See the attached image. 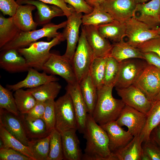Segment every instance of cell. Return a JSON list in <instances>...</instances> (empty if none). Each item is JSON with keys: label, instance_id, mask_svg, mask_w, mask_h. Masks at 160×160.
<instances>
[{"label": "cell", "instance_id": "6da1fadb", "mask_svg": "<svg viewBox=\"0 0 160 160\" xmlns=\"http://www.w3.org/2000/svg\"><path fill=\"white\" fill-rule=\"evenodd\" d=\"M83 134L86 143L82 160H116L109 149L106 132L88 113Z\"/></svg>", "mask_w": 160, "mask_h": 160}, {"label": "cell", "instance_id": "7a4b0ae2", "mask_svg": "<svg viewBox=\"0 0 160 160\" xmlns=\"http://www.w3.org/2000/svg\"><path fill=\"white\" fill-rule=\"evenodd\" d=\"M114 87L103 85L97 89V100L92 116L100 125L116 121L125 105L121 99L113 96Z\"/></svg>", "mask_w": 160, "mask_h": 160}, {"label": "cell", "instance_id": "3957f363", "mask_svg": "<svg viewBox=\"0 0 160 160\" xmlns=\"http://www.w3.org/2000/svg\"><path fill=\"white\" fill-rule=\"evenodd\" d=\"M65 40L62 33H60L50 41H36L27 47L17 50L25 58L29 67L37 70H42L44 65L51 54L50 52L51 49Z\"/></svg>", "mask_w": 160, "mask_h": 160}, {"label": "cell", "instance_id": "277c9868", "mask_svg": "<svg viewBox=\"0 0 160 160\" xmlns=\"http://www.w3.org/2000/svg\"><path fill=\"white\" fill-rule=\"evenodd\" d=\"M67 23V20L58 24L49 23L38 30L26 32L21 31L13 40L0 48V51L10 49L17 50L26 47L31 43L44 37H47L49 41L58 36L60 33L57 31L58 30L64 28Z\"/></svg>", "mask_w": 160, "mask_h": 160}, {"label": "cell", "instance_id": "5b68a950", "mask_svg": "<svg viewBox=\"0 0 160 160\" xmlns=\"http://www.w3.org/2000/svg\"><path fill=\"white\" fill-rule=\"evenodd\" d=\"M55 129L60 133L71 129L77 130L76 118L72 101L66 91L55 101Z\"/></svg>", "mask_w": 160, "mask_h": 160}, {"label": "cell", "instance_id": "8992f818", "mask_svg": "<svg viewBox=\"0 0 160 160\" xmlns=\"http://www.w3.org/2000/svg\"><path fill=\"white\" fill-rule=\"evenodd\" d=\"M94 59L93 51L87 42L82 26L77 47L71 62L78 83L88 73Z\"/></svg>", "mask_w": 160, "mask_h": 160}, {"label": "cell", "instance_id": "52a82bcc", "mask_svg": "<svg viewBox=\"0 0 160 160\" xmlns=\"http://www.w3.org/2000/svg\"><path fill=\"white\" fill-rule=\"evenodd\" d=\"M143 60L131 58L119 63L115 88H125L134 84L148 64Z\"/></svg>", "mask_w": 160, "mask_h": 160}, {"label": "cell", "instance_id": "ba28073f", "mask_svg": "<svg viewBox=\"0 0 160 160\" xmlns=\"http://www.w3.org/2000/svg\"><path fill=\"white\" fill-rule=\"evenodd\" d=\"M134 85L153 102L160 92V69L148 64Z\"/></svg>", "mask_w": 160, "mask_h": 160}, {"label": "cell", "instance_id": "9c48e42d", "mask_svg": "<svg viewBox=\"0 0 160 160\" xmlns=\"http://www.w3.org/2000/svg\"><path fill=\"white\" fill-rule=\"evenodd\" d=\"M42 70L47 73L60 76L68 84L78 82L71 62L63 55L51 53Z\"/></svg>", "mask_w": 160, "mask_h": 160}, {"label": "cell", "instance_id": "30bf717a", "mask_svg": "<svg viewBox=\"0 0 160 160\" xmlns=\"http://www.w3.org/2000/svg\"><path fill=\"white\" fill-rule=\"evenodd\" d=\"M82 13L74 10L67 17V23L62 34L67 41L65 52L63 55L71 62L79 39V29L82 24Z\"/></svg>", "mask_w": 160, "mask_h": 160}, {"label": "cell", "instance_id": "8fae6325", "mask_svg": "<svg viewBox=\"0 0 160 160\" xmlns=\"http://www.w3.org/2000/svg\"><path fill=\"white\" fill-rule=\"evenodd\" d=\"M127 42L136 47L158 36L156 30L151 29L143 23L132 17L126 23Z\"/></svg>", "mask_w": 160, "mask_h": 160}, {"label": "cell", "instance_id": "7c38bea8", "mask_svg": "<svg viewBox=\"0 0 160 160\" xmlns=\"http://www.w3.org/2000/svg\"><path fill=\"white\" fill-rule=\"evenodd\" d=\"M116 90L125 105L146 114L154 103L134 84L125 88H116Z\"/></svg>", "mask_w": 160, "mask_h": 160}, {"label": "cell", "instance_id": "4fadbf2b", "mask_svg": "<svg viewBox=\"0 0 160 160\" xmlns=\"http://www.w3.org/2000/svg\"><path fill=\"white\" fill-rule=\"evenodd\" d=\"M147 115L125 105L116 121L120 126H126L134 137L140 135L145 126Z\"/></svg>", "mask_w": 160, "mask_h": 160}, {"label": "cell", "instance_id": "5bb4252c", "mask_svg": "<svg viewBox=\"0 0 160 160\" xmlns=\"http://www.w3.org/2000/svg\"><path fill=\"white\" fill-rule=\"evenodd\" d=\"M136 4L134 0H105L100 6L114 20L125 23L133 17Z\"/></svg>", "mask_w": 160, "mask_h": 160}, {"label": "cell", "instance_id": "9a60e30c", "mask_svg": "<svg viewBox=\"0 0 160 160\" xmlns=\"http://www.w3.org/2000/svg\"><path fill=\"white\" fill-rule=\"evenodd\" d=\"M160 0H151L137 4L133 17L150 29L156 30L160 25Z\"/></svg>", "mask_w": 160, "mask_h": 160}, {"label": "cell", "instance_id": "2e32d148", "mask_svg": "<svg viewBox=\"0 0 160 160\" xmlns=\"http://www.w3.org/2000/svg\"><path fill=\"white\" fill-rule=\"evenodd\" d=\"M83 27L87 42L93 51L94 58L108 56L112 44L102 36L97 26L85 25Z\"/></svg>", "mask_w": 160, "mask_h": 160}, {"label": "cell", "instance_id": "e0dca14e", "mask_svg": "<svg viewBox=\"0 0 160 160\" xmlns=\"http://www.w3.org/2000/svg\"><path fill=\"white\" fill-rule=\"evenodd\" d=\"M65 89L70 95L72 101L76 118L77 130L79 133L83 134L88 112L79 83L77 82L73 84H68Z\"/></svg>", "mask_w": 160, "mask_h": 160}, {"label": "cell", "instance_id": "ac0fdd59", "mask_svg": "<svg viewBox=\"0 0 160 160\" xmlns=\"http://www.w3.org/2000/svg\"><path fill=\"white\" fill-rule=\"evenodd\" d=\"M105 131L109 140V147L113 153L127 145L133 138L128 131H126L115 121L100 125Z\"/></svg>", "mask_w": 160, "mask_h": 160}, {"label": "cell", "instance_id": "d6986e66", "mask_svg": "<svg viewBox=\"0 0 160 160\" xmlns=\"http://www.w3.org/2000/svg\"><path fill=\"white\" fill-rule=\"evenodd\" d=\"M0 124L11 134L28 146L27 138L22 122L17 116L4 109H0Z\"/></svg>", "mask_w": 160, "mask_h": 160}, {"label": "cell", "instance_id": "ffe728a7", "mask_svg": "<svg viewBox=\"0 0 160 160\" xmlns=\"http://www.w3.org/2000/svg\"><path fill=\"white\" fill-rule=\"evenodd\" d=\"M0 51L1 68L11 73L28 71L30 67L25 58L17 50L10 49Z\"/></svg>", "mask_w": 160, "mask_h": 160}, {"label": "cell", "instance_id": "44dd1931", "mask_svg": "<svg viewBox=\"0 0 160 160\" xmlns=\"http://www.w3.org/2000/svg\"><path fill=\"white\" fill-rule=\"evenodd\" d=\"M16 1L19 5L30 4L36 7L37 12L36 22L38 25L43 26L50 23L55 17L65 16L63 11L57 6L48 5L38 0H20Z\"/></svg>", "mask_w": 160, "mask_h": 160}, {"label": "cell", "instance_id": "7402d4cb", "mask_svg": "<svg viewBox=\"0 0 160 160\" xmlns=\"http://www.w3.org/2000/svg\"><path fill=\"white\" fill-rule=\"evenodd\" d=\"M26 77L23 80L12 85H7V88L15 91L21 88H33L52 81H57L59 79L54 75H48L44 72L40 73L33 68H30Z\"/></svg>", "mask_w": 160, "mask_h": 160}, {"label": "cell", "instance_id": "603a6c76", "mask_svg": "<svg viewBox=\"0 0 160 160\" xmlns=\"http://www.w3.org/2000/svg\"><path fill=\"white\" fill-rule=\"evenodd\" d=\"M77 130L71 129L61 133L62 136L63 159L81 160L83 154L80 142L76 133Z\"/></svg>", "mask_w": 160, "mask_h": 160}, {"label": "cell", "instance_id": "cb8c5ba5", "mask_svg": "<svg viewBox=\"0 0 160 160\" xmlns=\"http://www.w3.org/2000/svg\"><path fill=\"white\" fill-rule=\"evenodd\" d=\"M19 117L29 140L44 138L50 135L51 131L48 129L42 119H31L26 114L20 113Z\"/></svg>", "mask_w": 160, "mask_h": 160}, {"label": "cell", "instance_id": "d4e9b609", "mask_svg": "<svg viewBox=\"0 0 160 160\" xmlns=\"http://www.w3.org/2000/svg\"><path fill=\"white\" fill-rule=\"evenodd\" d=\"M36 8L30 4L19 5L15 15L14 22L22 31H28L36 30L38 24L33 19L32 12Z\"/></svg>", "mask_w": 160, "mask_h": 160}, {"label": "cell", "instance_id": "484cf974", "mask_svg": "<svg viewBox=\"0 0 160 160\" xmlns=\"http://www.w3.org/2000/svg\"><path fill=\"white\" fill-rule=\"evenodd\" d=\"M108 56L114 58L119 63L131 58L144 60L143 52L124 40L112 44Z\"/></svg>", "mask_w": 160, "mask_h": 160}, {"label": "cell", "instance_id": "4316f807", "mask_svg": "<svg viewBox=\"0 0 160 160\" xmlns=\"http://www.w3.org/2000/svg\"><path fill=\"white\" fill-rule=\"evenodd\" d=\"M143 142L140 135L134 137L125 147L113 153L116 160H141Z\"/></svg>", "mask_w": 160, "mask_h": 160}, {"label": "cell", "instance_id": "83f0119b", "mask_svg": "<svg viewBox=\"0 0 160 160\" xmlns=\"http://www.w3.org/2000/svg\"><path fill=\"white\" fill-rule=\"evenodd\" d=\"M79 83L88 113L92 116L97 100V88L92 81L89 71Z\"/></svg>", "mask_w": 160, "mask_h": 160}, {"label": "cell", "instance_id": "f1b7e54d", "mask_svg": "<svg viewBox=\"0 0 160 160\" xmlns=\"http://www.w3.org/2000/svg\"><path fill=\"white\" fill-rule=\"evenodd\" d=\"M97 26L102 36L114 43L124 40L126 36L125 23L115 21Z\"/></svg>", "mask_w": 160, "mask_h": 160}, {"label": "cell", "instance_id": "f546056e", "mask_svg": "<svg viewBox=\"0 0 160 160\" xmlns=\"http://www.w3.org/2000/svg\"><path fill=\"white\" fill-rule=\"evenodd\" d=\"M61 86L57 81H52L27 90L37 101L44 102L51 99L54 100L61 89Z\"/></svg>", "mask_w": 160, "mask_h": 160}, {"label": "cell", "instance_id": "4dcf8cb0", "mask_svg": "<svg viewBox=\"0 0 160 160\" xmlns=\"http://www.w3.org/2000/svg\"><path fill=\"white\" fill-rule=\"evenodd\" d=\"M21 31L14 23L13 17L0 15V48L13 40Z\"/></svg>", "mask_w": 160, "mask_h": 160}, {"label": "cell", "instance_id": "1f68e13d", "mask_svg": "<svg viewBox=\"0 0 160 160\" xmlns=\"http://www.w3.org/2000/svg\"><path fill=\"white\" fill-rule=\"evenodd\" d=\"M0 138L1 146L9 148L19 151L32 160H36L33 153L28 146L24 145L20 141L11 134L0 124Z\"/></svg>", "mask_w": 160, "mask_h": 160}, {"label": "cell", "instance_id": "d6a6232c", "mask_svg": "<svg viewBox=\"0 0 160 160\" xmlns=\"http://www.w3.org/2000/svg\"><path fill=\"white\" fill-rule=\"evenodd\" d=\"M146 115V123L140 135L143 142L150 139L151 132L160 124V100L154 102Z\"/></svg>", "mask_w": 160, "mask_h": 160}, {"label": "cell", "instance_id": "836d02e7", "mask_svg": "<svg viewBox=\"0 0 160 160\" xmlns=\"http://www.w3.org/2000/svg\"><path fill=\"white\" fill-rule=\"evenodd\" d=\"M115 21L111 16L99 5L94 7L93 10L91 13L82 15V24L83 25L97 26Z\"/></svg>", "mask_w": 160, "mask_h": 160}, {"label": "cell", "instance_id": "e575fe53", "mask_svg": "<svg viewBox=\"0 0 160 160\" xmlns=\"http://www.w3.org/2000/svg\"><path fill=\"white\" fill-rule=\"evenodd\" d=\"M50 138L49 135L44 138L29 140L28 146L36 160H48Z\"/></svg>", "mask_w": 160, "mask_h": 160}, {"label": "cell", "instance_id": "d590c367", "mask_svg": "<svg viewBox=\"0 0 160 160\" xmlns=\"http://www.w3.org/2000/svg\"><path fill=\"white\" fill-rule=\"evenodd\" d=\"M16 104L19 112L22 114H27L34 106L37 100L27 90L22 88L15 91L14 94Z\"/></svg>", "mask_w": 160, "mask_h": 160}, {"label": "cell", "instance_id": "8d00e7d4", "mask_svg": "<svg viewBox=\"0 0 160 160\" xmlns=\"http://www.w3.org/2000/svg\"><path fill=\"white\" fill-rule=\"evenodd\" d=\"M107 57L94 58L90 66L89 72L92 81L97 89L103 85V81Z\"/></svg>", "mask_w": 160, "mask_h": 160}, {"label": "cell", "instance_id": "74e56055", "mask_svg": "<svg viewBox=\"0 0 160 160\" xmlns=\"http://www.w3.org/2000/svg\"><path fill=\"white\" fill-rule=\"evenodd\" d=\"M50 150L48 160L63 159L62 136L55 128L50 134Z\"/></svg>", "mask_w": 160, "mask_h": 160}, {"label": "cell", "instance_id": "f35d334b", "mask_svg": "<svg viewBox=\"0 0 160 160\" xmlns=\"http://www.w3.org/2000/svg\"><path fill=\"white\" fill-rule=\"evenodd\" d=\"M0 109L19 116L20 113L16 104L15 98L10 90L0 84Z\"/></svg>", "mask_w": 160, "mask_h": 160}, {"label": "cell", "instance_id": "ab89813d", "mask_svg": "<svg viewBox=\"0 0 160 160\" xmlns=\"http://www.w3.org/2000/svg\"><path fill=\"white\" fill-rule=\"evenodd\" d=\"M119 63L114 58L108 56L106 62L103 84L114 86L119 69Z\"/></svg>", "mask_w": 160, "mask_h": 160}, {"label": "cell", "instance_id": "60d3db41", "mask_svg": "<svg viewBox=\"0 0 160 160\" xmlns=\"http://www.w3.org/2000/svg\"><path fill=\"white\" fill-rule=\"evenodd\" d=\"M45 109L42 119L45 122L48 130L51 131L55 128L56 116L55 101L52 99L44 102Z\"/></svg>", "mask_w": 160, "mask_h": 160}, {"label": "cell", "instance_id": "b9f144b4", "mask_svg": "<svg viewBox=\"0 0 160 160\" xmlns=\"http://www.w3.org/2000/svg\"><path fill=\"white\" fill-rule=\"evenodd\" d=\"M0 160H32L21 153L12 148L1 146L0 148Z\"/></svg>", "mask_w": 160, "mask_h": 160}, {"label": "cell", "instance_id": "7bdbcfd3", "mask_svg": "<svg viewBox=\"0 0 160 160\" xmlns=\"http://www.w3.org/2000/svg\"><path fill=\"white\" fill-rule=\"evenodd\" d=\"M143 142V154L147 156L150 160H160V147L150 138Z\"/></svg>", "mask_w": 160, "mask_h": 160}, {"label": "cell", "instance_id": "ee69618b", "mask_svg": "<svg viewBox=\"0 0 160 160\" xmlns=\"http://www.w3.org/2000/svg\"><path fill=\"white\" fill-rule=\"evenodd\" d=\"M137 48L143 53L153 52L160 57V35L140 45Z\"/></svg>", "mask_w": 160, "mask_h": 160}, {"label": "cell", "instance_id": "f6af8a7d", "mask_svg": "<svg viewBox=\"0 0 160 160\" xmlns=\"http://www.w3.org/2000/svg\"><path fill=\"white\" fill-rule=\"evenodd\" d=\"M65 2L72 6L78 13L85 14L91 13L93 7L89 5L85 0H64Z\"/></svg>", "mask_w": 160, "mask_h": 160}, {"label": "cell", "instance_id": "bcb514c9", "mask_svg": "<svg viewBox=\"0 0 160 160\" xmlns=\"http://www.w3.org/2000/svg\"><path fill=\"white\" fill-rule=\"evenodd\" d=\"M19 5L15 0H0V10L4 15L13 16Z\"/></svg>", "mask_w": 160, "mask_h": 160}, {"label": "cell", "instance_id": "7dc6e473", "mask_svg": "<svg viewBox=\"0 0 160 160\" xmlns=\"http://www.w3.org/2000/svg\"><path fill=\"white\" fill-rule=\"evenodd\" d=\"M45 109L44 102L37 101L34 106L26 114L28 118L31 119H42Z\"/></svg>", "mask_w": 160, "mask_h": 160}, {"label": "cell", "instance_id": "c3c4849f", "mask_svg": "<svg viewBox=\"0 0 160 160\" xmlns=\"http://www.w3.org/2000/svg\"><path fill=\"white\" fill-rule=\"evenodd\" d=\"M46 4H49L57 6L61 9L67 17L70 16L75 10L71 6H68L64 0H38Z\"/></svg>", "mask_w": 160, "mask_h": 160}, {"label": "cell", "instance_id": "681fc988", "mask_svg": "<svg viewBox=\"0 0 160 160\" xmlns=\"http://www.w3.org/2000/svg\"><path fill=\"white\" fill-rule=\"evenodd\" d=\"M144 60L148 64L154 65L160 69V57L153 52H143Z\"/></svg>", "mask_w": 160, "mask_h": 160}, {"label": "cell", "instance_id": "f907efd6", "mask_svg": "<svg viewBox=\"0 0 160 160\" xmlns=\"http://www.w3.org/2000/svg\"><path fill=\"white\" fill-rule=\"evenodd\" d=\"M150 138L160 147V128L157 127L151 132Z\"/></svg>", "mask_w": 160, "mask_h": 160}, {"label": "cell", "instance_id": "816d5d0a", "mask_svg": "<svg viewBox=\"0 0 160 160\" xmlns=\"http://www.w3.org/2000/svg\"><path fill=\"white\" fill-rule=\"evenodd\" d=\"M85 1L92 7L99 5L103 3L105 0H85Z\"/></svg>", "mask_w": 160, "mask_h": 160}, {"label": "cell", "instance_id": "f5cc1de1", "mask_svg": "<svg viewBox=\"0 0 160 160\" xmlns=\"http://www.w3.org/2000/svg\"><path fill=\"white\" fill-rule=\"evenodd\" d=\"M150 0H134L136 4L145 3Z\"/></svg>", "mask_w": 160, "mask_h": 160}, {"label": "cell", "instance_id": "db71d44e", "mask_svg": "<svg viewBox=\"0 0 160 160\" xmlns=\"http://www.w3.org/2000/svg\"><path fill=\"white\" fill-rule=\"evenodd\" d=\"M159 100H160V92L154 99L153 102L157 101Z\"/></svg>", "mask_w": 160, "mask_h": 160}, {"label": "cell", "instance_id": "11a10c76", "mask_svg": "<svg viewBox=\"0 0 160 160\" xmlns=\"http://www.w3.org/2000/svg\"><path fill=\"white\" fill-rule=\"evenodd\" d=\"M156 30L158 33L160 35V27H159Z\"/></svg>", "mask_w": 160, "mask_h": 160}, {"label": "cell", "instance_id": "9f6ffc18", "mask_svg": "<svg viewBox=\"0 0 160 160\" xmlns=\"http://www.w3.org/2000/svg\"><path fill=\"white\" fill-rule=\"evenodd\" d=\"M158 127H159V128H160V124H159V125L158 126Z\"/></svg>", "mask_w": 160, "mask_h": 160}, {"label": "cell", "instance_id": "6f0895ef", "mask_svg": "<svg viewBox=\"0 0 160 160\" xmlns=\"http://www.w3.org/2000/svg\"><path fill=\"white\" fill-rule=\"evenodd\" d=\"M17 1H19V0H16Z\"/></svg>", "mask_w": 160, "mask_h": 160}, {"label": "cell", "instance_id": "680465c9", "mask_svg": "<svg viewBox=\"0 0 160 160\" xmlns=\"http://www.w3.org/2000/svg\"></svg>", "mask_w": 160, "mask_h": 160}]
</instances>
